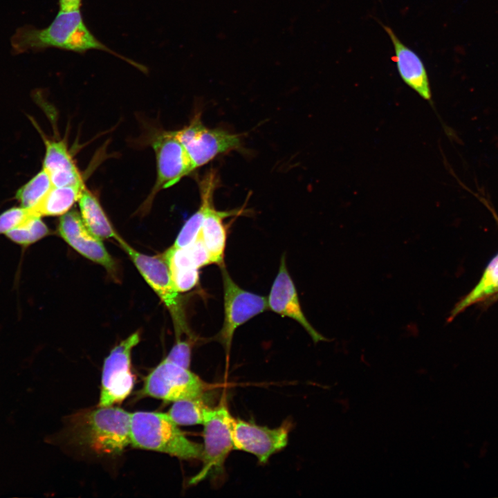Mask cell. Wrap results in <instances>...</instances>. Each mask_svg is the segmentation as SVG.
<instances>
[{
	"label": "cell",
	"instance_id": "ba28073f",
	"mask_svg": "<svg viewBox=\"0 0 498 498\" xmlns=\"http://www.w3.org/2000/svg\"><path fill=\"white\" fill-rule=\"evenodd\" d=\"M174 132L186 149L195 169L241 145L239 134L206 127L200 114L195 115L187 126Z\"/></svg>",
	"mask_w": 498,
	"mask_h": 498
},
{
	"label": "cell",
	"instance_id": "8992f818",
	"mask_svg": "<svg viewBox=\"0 0 498 498\" xmlns=\"http://www.w3.org/2000/svg\"><path fill=\"white\" fill-rule=\"evenodd\" d=\"M209 388L206 382L189 369L164 359L145 378L142 394L174 402L202 398Z\"/></svg>",
	"mask_w": 498,
	"mask_h": 498
},
{
	"label": "cell",
	"instance_id": "8fae6325",
	"mask_svg": "<svg viewBox=\"0 0 498 498\" xmlns=\"http://www.w3.org/2000/svg\"><path fill=\"white\" fill-rule=\"evenodd\" d=\"M289 429L288 423L269 428L234 418L232 427L234 450L252 454L259 463H266L273 454L287 445Z\"/></svg>",
	"mask_w": 498,
	"mask_h": 498
},
{
	"label": "cell",
	"instance_id": "7402d4cb",
	"mask_svg": "<svg viewBox=\"0 0 498 498\" xmlns=\"http://www.w3.org/2000/svg\"><path fill=\"white\" fill-rule=\"evenodd\" d=\"M53 187L48 172L42 169L16 192L21 207L30 209L37 205Z\"/></svg>",
	"mask_w": 498,
	"mask_h": 498
},
{
	"label": "cell",
	"instance_id": "52a82bcc",
	"mask_svg": "<svg viewBox=\"0 0 498 498\" xmlns=\"http://www.w3.org/2000/svg\"><path fill=\"white\" fill-rule=\"evenodd\" d=\"M223 288L224 320L216 336L228 355L236 329L255 316L268 309L267 297L246 290L229 275L225 264L220 266Z\"/></svg>",
	"mask_w": 498,
	"mask_h": 498
},
{
	"label": "cell",
	"instance_id": "4fadbf2b",
	"mask_svg": "<svg viewBox=\"0 0 498 498\" xmlns=\"http://www.w3.org/2000/svg\"><path fill=\"white\" fill-rule=\"evenodd\" d=\"M268 309L294 320L311 336L315 343L328 339L318 333L306 319L300 305L298 294L287 269L286 258L282 257L277 275L267 297Z\"/></svg>",
	"mask_w": 498,
	"mask_h": 498
},
{
	"label": "cell",
	"instance_id": "ac0fdd59",
	"mask_svg": "<svg viewBox=\"0 0 498 498\" xmlns=\"http://www.w3.org/2000/svg\"><path fill=\"white\" fill-rule=\"evenodd\" d=\"M498 295V253L486 266L477 285L459 301L451 311L448 322L474 304L483 302L493 295Z\"/></svg>",
	"mask_w": 498,
	"mask_h": 498
},
{
	"label": "cell",
	"instance_id": "603a6c76",
	"mask_svg": "<svg viewBox=\"0 0 498 498\" xmlns=\"http://www.w3.org/2000/svg\"><path fill=\"white\" fill-rule=\"evenodd\" d=\"M194 343V337L189 336L187 339H176V342L172 348L165 360L189 369L191 361V351Z\"/></svg>",
	"mask_w": 498,
	"mask_h": 498
},
{
	"label": "cell",
	"instance_id": "277c9868",
	"mask_svg": "<svg viewBox=\"0 0 498 498\" xmlns=\"http://www.w3.org/2000/svg\"><path fill=\"white\" fill-rule=\"evenodd\" d=\"M232 417L225 403L221 402L210 408L203 424V444L200 471L189 481L194 485L204 479L216 477L223 471L224 463L234 450L232 442Z\"/></svg>",
	"mask_w": 498,
	"mask_h": 498
},
{
	"label": "cell",
	"instance_id": "30bf717a",
	"mask_svg": "<svg viewBox=\"0 0 498 498\" xmlns=\"http://www.w3.org/2000/svg\"><path fill=\"white\" fill-rule=\"evenodd\" d=\"M151 146L156 160V180L147 201H151L163 189L169 188L190 174L195 168L186 149L174 131H160Z\"/></svg>",
	"mask_w": 498,
	"mask_h": 498
},
{
	"label": "cell",
	"instance_id": "cb8c5ba5",
	"mask_svg": "<svg viewBox=\"0 0 498 498\" xmlns=\"http://www.w3.org/2000/svg\"><path fill=\"white\" fill-rule=\"evenodd\" d=\"M199 270L195 268L169 270L176 289L181 293L188 291L195 287L199 282Z\"/></svg>",
	"mask_w": 498,
	"mask_h": 498
},
{
	"label": "cell",
	"instance_id": "484cf974",
	"mask_svg": "<svg viewBox=\"0 0 498 498\" xmlns=\"http://www.w3.org/2000/svg\"><path fill=\"white\" fill-rule=\"evenodd\" d=\"M58 4L60 11L79 10L82 6V0H58Z\"/></svg>",
	"mask_w": 498,
	"mask_h": 498
},
{
	"label": "cell",
	"instance_id": "e0dca14e",
	"mask_svg": "<svg viewBox=\"0 0 498 498\" xmlns=\"http://www.w3.org/2000/svg\"><path fill=\"white\" fill-rule=\"evenodd\" d=\"M85 185L52 187L43 199L35 207L28 209L33 214L62 216L68 212L79 198Z\"/></svg>",
	"mask_w": 498,
	"mask_h": 498
},
{
	"label": "cell",
	"instance_id": "ffe728a7",
	"mask_svg": "<svg viewBox=\"0 0 498 498\" xmlns=\"http://www.w3.org/2000/svg\"><path fill=\"white\" fill-rule=\"evenodd\" d=\"M202 398L173 402L167 414L177 425H203L210 409Z\"/></svg>",
	"mask_w": 498,
	"mask_h": 498
},
{
	"label": "cell",
	"instance_id": "5b68a950",
	"mask_svg": "<svg viewBox=\"0 0 498 498\" xmlns=\"http://www.w3.org/2000/svg\"><path fill=\"white\" fill-rule=\"evenodd\" d=\"M128 254L143 278L169 310L176 338L182 333L191 335L185 320L179 292L172 282L167 264L163 256H148L129 246L120 236L116 239Z\"/></svg>",
	"mask_w": 498,
	"mask_h": 498
},
{
	"label": "cell",
	"instance_id": "9a60e30c",
	"mask_svg": "<svg viewBox=\"0 0 498 498\" xmlns=\"http://www.w3.org/2000/svg\"><path fill=\"white\" fill-rule=\"evenodd\" d=\"M39 132L46 147L43 169L48 172L53 186L84 184L66 143L62 140L49 139Z\"/></svg>",
	"mask_w": 498,
	"mask_h": 498
},
{
	"label": "cell",
	"instance_id": "3957f363",
	"mask_svg": "<svg viewBox=\"0 0 498 498\" xmlns=\"http://www.w3.org/2000/svg\"><path fill=\"white\" fill-rule=\"evenodd\" d=\"M178 426L167 413L136 412L131 414V444L181 459H201L202 444L190 441Z\"/></svg>",
	"mask_w": 498,
	"mask_h": 498
},
{
	"label": "cell",
	"instance_id": "6da1fadb",
	"mask_svg": "<svg viewBox=\"0 0 498 498\" xmlns=\"http://www.w3.org/2000/svg\"><path fill=\"white\" fill-rule=\"evenodd\" d=\"M12 48L15 54L40 51L48 48L84 54L91 50H98L117 57L140 71L146 73L147 68L109 48L100 41L86 26L81 10L60 11L47 27L38 29L30 26L19 28L11 37Z\"/></svg>",
	"mask_w": 498,
	"mask_h": 498
},
{
	"label": "cell",
	"instance_id": "d4e9b609",
	"mask_svg": "<svg viewBox=\"0 0 498 498\" xmlns=\"http://www.w3.org/2000/svg\"><path fill=\"white\" fill-rule=\"evenodd\" d=\"M31 214L28 208H11L0 214V235L17 227Z\"/></svg>",
	"mask_w": 498,
	"mask_h": 498
},
{
	"label": "cell",
	"instance_id": "44dd1931",
	"mask_svg": "<svg viewBox=\"0 0 498 498\" xmlns=\"http://www.w3.org/2000/svg\"><path fill=\"white\" fill-rule=\"evenodd\" d=\"M50 234V230L42 217L31 214L15 228L8 232L6 237L19 246H29Z\"/></svg>",
	"mask_w": 498,
	"mask_h": 498
},
{
	"label": "cell",
	"instance_id": "7a4b0ae2",
	"mask_svg": "<svg viewBox=\"0 0 498 498\" xmlns=\"http://www.w3.org/2000/svg\"><path fill=\"white\" fill-rule=\"evenodd\" d=\"M131 414L116 407L85 410L71 417L68 436L78 446L98 455L120 454L131 444Z\"/></svg>",
	"mask_w": 498,
	"mask_h": 498
},
{
	"label": "cell",
	"instance_id": "d6986e66",
	"mask_svg": "<svg viewBox=\"0 0 498 498\" xmlns=\"http://www.w3.org/2000/svg\"><path fill=\"white\" fill-rule=\"evenodd\" d=\"M80 216L89 229L101 238H113L119 235L113 229L98 199L86 187L78 200Z\"/></svg>",
	"mask_w": 498,
	"mask_h": 498
},
{
	"label": "cell",
	"instance_id": "9c48e42d",
	"mask_svg": "<svg viewBox=\"0 0 498 498\" xmlns=\"http://www.w3.org/2000/svg\"><path fill=\"white\" fill-rule=\"evenodd\" d=\"M135 332L116 345L104 360L98 406H112L122 402L131 392L134 376L131 369V352L140 341Z\"/></svg>",
	"mask_w": 498,
	"mask_h": 498
},
{
	"label": "cell",
	"instance_id": "7c38bea8",
	"mask_svg": "<svg viewBox=\"0 0 498 498\" xmlns=\"http://www.w3.org/2000/svg\"><path fill=\"white\" fill-rule=\"evenodd\" d=\"M59 235L86 258L102 266L110 273H116V264L101 239L93 233L80 214L71 210L62 215L58 223Z\"/></svg>",
	"mask_w": 498,
	"mask_h": 498
},
{
	"label": "cell",
	"instance_id": "2e32d148",
	"mask_svg": "<svg viewBox=\"0 0 498 498\" xmlns=\"http://www.w3.org/2000/svg\"><path fill=\"white\" fill-rule=\"evenodd\" d=\"M243 212L242 209L218 210L214 206L213 196L209 199L200 236L210 255L212 264L219 266L224 264L227 241V227L224 220L228 216L239 215Z\"/></svg>",
	"mask_w": 498,
	"mask_h": 498
},
{
	"label": "cell",
	"instance_id": "5bb4252c",
	"mask_svg": "<svg viewBox=\"0 0 498 498\" xmlns=\"http://www.w3.org/2000/svg\"><path fill=\"white\" fill-rule=\"evenodd\" d=\"M394 47L392 59L401 80L423 99L432 103V92L425 64L418 55L407 46L389 26L380 24Z\"/></svg>",
	"mask_w": 498,
	"mask_h": 498
}]
</instances>
